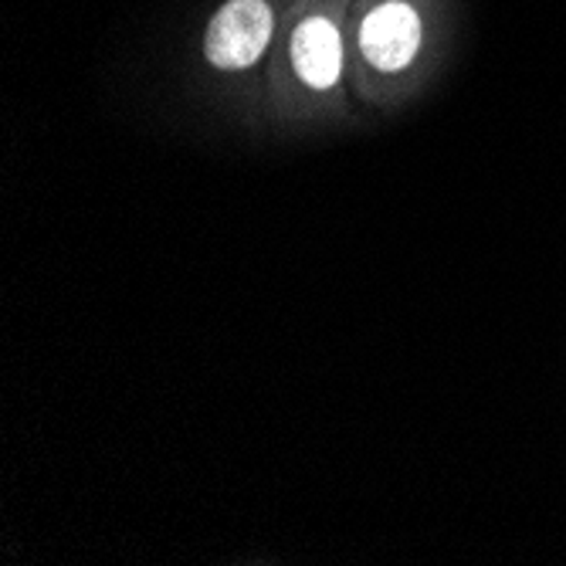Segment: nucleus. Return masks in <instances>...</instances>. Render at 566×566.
Returning <instances> with one entry per match:
<instances>
[{
	"label": "nucleus",
	"instance_id": "f257e3e1",
	"mask_svg": "<svg viewBox=\"0 0 566 566\" xmlns=\"http://www.w3.org/2000/svg\"><path fill=\"white\" fill-rule=\"evenodd\" d=\"M272 38V11L265 0H231L208 28V59L218 69H248L262 59Z\"/></svg>",
	"mask_w": 566,
	"mask_h": 566
},
{
	"label": "nucleus",
	"instance_id": "f03ea898",
	"mask_svg": "<svg viewBox=\"0 0 566 566\" xmlns=\"http://www.w3.org/2000/svg\"><path fill=\"white\" fill-rule=\"evenodd\" d=\"M421 41V21L400 0H390V4L377 8L367 21L364 31H359V48L374 69L380 72H397L403 69L410 59H415Z\"/></svg>",
	"mask_w": 566,
	"mask_h": 566
},
{
	"label": "nucleus",
	"instance_id": "7ed1b4c3",
	"mask_svg": "<svg viewBox=\"0 0 566 566\" xmlns=\"http://www.w3.org/2000/svg\"><path fill=\"white\" fill-rule=\"evenodd\" d=\"M292 62L305 85L329 88L339 78V65H343L339 31L326 18H308L292 34Z\"/></svg>",
	"mask_w": 566,
	"mask_h": 566
}]
</instances>
